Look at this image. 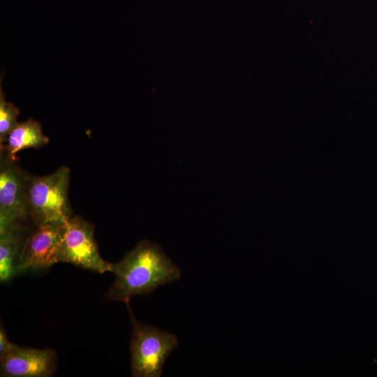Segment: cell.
<instances>
[{
	"label": "cell",
	"mask_w": 377,
	"mask_h": 377,
	"mask_svg": "<svg viewBox=\"0 0 377 377\" xmlns=\"http://www.w3.org/2000/svg\"><path fill=\"white\" fill-rule=\"evenodd\" d=\"M58 260L99 274L112 272L113 267L99 253L94 226L80 216H72L66 223Z\"/></svg>",
	"instance_id": "5b68a950"
},
{
	"label": "cell",
	"mask_w": 377,
	"mask_h": 377,
	"mask_svg": "<svg viewBox=\"0 0 377 377\" xmlns=\"http://www.w3.org/2000/svg\"><path fill=\"white\" fill-rule=\"evenodd\" d=\"M17 345L11 343L6 335L5 330L1 325L0 328V358L9 354Z\"/></svg>",
	"instance_id": "8fae6325"
},
{
	"label": "cell",
	"mask_w": 377,
	"mask_h": 377,
	"mask_svg": "<svg viewBox=\"0 0 377 377\" xmlns=\"http://www.w3.org/2000/svg\"><path fill=\"white\" fill-rule=\"evenodd\" d=\"M112 272L114 281L106 297L110 301L123 302L127 306L132 297L150 294L181 276L179 268L161 248L147 239L113 264Z\"/></svg>",
	"instance_id": "6da1fadb"
},
{
	"label": "cell",
	"mask_w": 377,
	"mask_h": 377,
	"mask_svg": "<svg viewBox=\"0 0 377 377\" xmlns=\"http://www.w3.org/2000/svg\"><path fill=\"white\" fill-rule=\"evenodd\" d=\"M29 176L19 166L15 158L0 151V233L30 222Z\"/></svg>",
	"instance_id": "277c9868"
},
{
	"label": "cell",
	"mask_w": 377,
	"mask_h": 377,
	"mask_svg": "<svg viewBox=\"0 0 377 377\" xmlns=\"http://www.w3.org/2000/svg\"><path fill=\"white\" fill-rule=\"evenodd\" d=\"M70 169L62 165L43 176H29L28 207L31 223L67 222L72 216L68 199Z\"/></svg>",
	"instance_id": "7a4b0ae2"
},
{
	"label": "cell",
	"mask_w": 377,
	"mask_h": 377,
	"mask_svg": "<svg viewBox=\"0 0 377 377\" xmlns=\"http://www.w3.org/2000/svg\"><path fill=\"white\" fill-rule=\"evenodd\" d=\"M131 321L130 341L131 375L134 377H160L163 367L171 353L177 348L175 334L136 320L128 306Z\"/></svg>",
	"instance_id": "3957f363"
},
{
	"label": "cell",
	"mask_w": 377,
	"mask_h": 377,
	"mask_svg": "<svg viewBox=\"0 0 377 377\" xmlns=\"http://www.w3.org/2000/svg\"><path fill=\"white\" fill-rule=\"evenodd\" d=\"M57 357L50 348L17 346L0 358V374L6 377H49L56 370Z\"/></svg>",
	"instance_id": "52a82bcc"
},
{
	"label": "cell",
	"mask_w": 377,
	"mask_h": 377,
	"mask_svg": "<svg viewBox=\"0 0 377 377\" xmlns=\"http://www.w3.org/2000/svg\"><path fill=\"white\" fill-rule=\"evenodd\" d=\"M49 142V138L43 130L41 124L33 119L18 122L8 134L5 142L0 145V151L10 157L25 149L40 148Z\"/></svg>",
	"instance_id": "9c48e42d"
},
{
	"label": "cell",
	"mask_w": 377,
	"mask_h": 377,
	"mask_svg": "<svg viewBox=\"0 0 377 377\" xmlns=\"http://www.w3.org/2000/svg\"><path fill=\"white\" fill-rule=\"evenodd\" d=\"M66 223L47 221L30 229L23 245L17 273L47 269L59 263Z\"/></svg>",
	"instance_id": "8992f818"
},
{
	"label": "cell",
	"mask_w": 377,
	"mask_h": 377,
	"mask_svg": "<svg viewBox=\"0 0 377 377\" xmlns=\"http://www.w3.org/2000/svg\"><path fill=\"white\" fill-rule=\"evenodd\" d=\"M27 226L13 227L0 233V281H10L17 273V267L27 236Z\"/></svg>",
	"instance_id": "ba28073f"
},
{
	"label": "cell",
	"mask_w": 377,
	"mask_h": 377,
	"mask_svg": "<svg viewBox=\"0 0 377 377\" xmlns=\"http://www.w3.org/2000/svg\"><path fill=\"white\" fill-rule=\"evenodd\" d=\"M20 110L13 103L7 101L2 87H0V145H3L8 134L18 124Z\"/></svg>",
	"instance_id": "30bf717a"
}]
</instances>
